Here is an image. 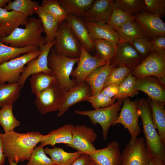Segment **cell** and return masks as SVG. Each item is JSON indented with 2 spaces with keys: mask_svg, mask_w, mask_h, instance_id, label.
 <instances>
[{
  "mask_svg": "<svg viewBox=\"0 0 165 165\" xmlns=\"http://www.w3.org/2000/svg\"><path fill=\"white\" fill-rule=\"evenodd\" d=\"M50 136L34 131L20 133L13 130L5 133L2 135L4 154L8 160L17 163L28 160L37 145Z\"/></svg>",
  "mask_w": 165,
  "mask_h": 165,
  "instance_id": "1",
  "label": "cell"
},
{
  "mask_svg": "<svg viewBox=\"0 0 165 165\" xmlns=\"http://www.w3.org/2000/svg\"><path fill=\"white\" fill-rule=\"evenodd\" d=\"M137 112L142 121L145 146L150 158H157L165 163V145L153 123L148 99H141L138 101Z\"/></svg>",
  "mask_w": 165,
  "mask_h": 165,
  "instance_id": "2",
  "label": "cell"
},
{
  "mask_svg": "<svg viewBox=\"0 0 165 165\" xmlns=\"http://www.w3.org/2000/svg\"><path fill=\"white\" fill-rule=\"evenodd\" d=\"M44 32L40 19L33 17H28L24 28H17L10 35L0 37L1 41L6 45L22 48L34 46L39 47L47 43L42 36Z\"/></svg>",
  "mask_w": 165,
  "mask_h": 165,
  "instance_id": "3",
  "label": "cell"
},
{
  "mask_svg": "<svg viewBox=\"0 0 165 165\" xmlns=\"http://www.w3.org/2000/svg\"><path fill=\"white\" fill-rule=\"evenodd\" d=\"M79 58H70L56 53L52 49L48 58V66L55 76L61 88L65 92L70 90L77 83L70 77L75 64Z\"/></svg>",
  "mask_w": 165,
  "mask_h": 165,
  "instance_id": "4",
  "label": "cell"
},
{
  "mask_svg": "<svg viewBox=\"0 0 165 165\" xmlns=\"http://www.w3.org/2000/svg\"><path fill=\"white\" fill-rule=\"evenodd\" d=\"M123 101L122 99L118 100L113 104L104 108L86 111L76 110L74 112L78 115L88 117L94 125L99 124L102 130V138L105 140L110 127L118 116Z\"/></svg>",
  "mask_w": 165,
  "mask_h": 165,
  "instance_id": "5",
  "label": "cell"
},
{
  "mask_svg": "<svg viewBox=\"0 0 165 165\" xmlns=\"http://www.w3.org/2000/svg\"><path fill=\"white\" fill-rule=\"evenodd\" d=\"M135 78L152 76L165 85V51H151L132 71Z\"/></svg>",
  "mask_w": 165,
  "mask_h": 165,
  "instance_id": "6",
  "label": "cell"
},
{
  "mask_svg": "<svg viewBox=\"0 0 165 165\" xmlns=\"http://www.w3.org/2000/svg\"><path fill=\"white\" fill-rule=\"evenodd\" d=\"M80 44L67 22L59 25L53 49L56 53L72 58H79Z\"/></svg>",
  "mask_w": 165,
  "mask_h": 165,
  "instance_id": "7",
  "label": "cell"
},
{
  "mask_svg": "<svg viewBox=\"0 0 165 165\" xmlns=\"http://www.w3.org/2000/svg\"><path fill=\"white\" fill-rule=\"evenodd\" d=\"M138 102L137 100L132 101L129 97L124 99L120 112L112 125L115 126L121 124L124 128L128 130L130 136V143L133 142L141 132L137 112Z\"/></svg>",
  "mask_w": 165,
  "mask_h": 165,
  "instance_id": "8",
  "label": "cell"
},
{
  "mask_svg": "<svg viewBox=\"0 0 165 165\" xmlns=\"http://www.w3.org/2000/svg\"><path fill=\"white\" fill-rule=\"evenodd\" d=\"M41 51L39 48L0 64V82L8 83L18 82L25 69V65L30 61L37 58Z\"/></svg>",
  "mask_w": 165,
  "mask_h": 165,
  "instance_id": "9",
  "label": "cell"
},
{
  "mask_svg": "<svg viewBox=\"0 0 165 165\" xmlns=\"http://www.w3.org/2000/svg\"><path fill=\"white\" fill-rule=\"evenodd\" d=\"M64 93L57 82L36 95L35 105L42 115L58 112Z\"/></svg>",
  "mask_w": 165,
  "mask_h": 165,
  "instance_id": "10",
  "label": "cell"
},
{
  "mask_svg": "<svg viewBox=\"0 0 165 165\" xmlns=\"http://www.w3.org/2000/svg\"><path fill=\"white\" fill-rule=\"evenodd\" d=\"M97 134L93 129L85 125L74 126L72 141L68 146L89 155L97 149L93 145Z\"/></svg>",
  "mask_w": 165,
  "mask_h": 165,
  "instance_id": "11",
  "label": "cell"
},
{
  "mask_svg": "<svg viewBox=\"0 0 165 165\" xmlns=\"http://www.w3.org/2000/svg\"><path fill=\"white\" fill-rule=\"evenodd\" d=\"M149 159L144 138L140 137L126 144L121 154L120 165H148Z\"/></svg>",
  "mask_w": 165,
  "mask_h": 165,
  "instance_id": "12",
  "label": "cell"
},
{
  "mask_svg": "<svg viewBox=\"0 0 165 165\" xmlns=\"http://www.w3.org/2000/svg\"><path fill=\"white\" fill-rule=\"evenodd\" d=\"M54 43V41L48 42L40 47L39 48L41 51L38 57L27 63L18 81L22 87L28 77L32 74L42 72L48 73H52L48 66V58Z\"/></svg>",
  "mask_w": 165,
  "mask_h": 165,
  "instance_id": "13",
  "label": "cell"
},
{
  "mask_svg": "<svg viewBox=\"0 0 165 165\" xmlns=\"http://www.w3.org/2000/svg\"><path fill=\"white\" fill-rule=\"evenodd\" d=\"M80 53L78 65L73 70L71 76L75 78L77 83L84 82L86 77L97 68L106 64V62L99 59L89 53L82 45H80Z\"/></svg>",
  "mask_w": 165,
  "mask_h": 165,
  "instance_id": "14",
  "label": "cell"
},
{
  "mask_svg": "<svg viewBox=\"0 0 165 165\" xmlns=\"http://www.w3.org/2000/svg\"><path fill=\"white\" fill-rule=\"evenodd\" d=\"M143 59L131 44L119 42L112 64L115 67H125L132 70Z\"/></svg>",
  "mask_w": 165,
  "mask_h": 165,
  "instance_id": "15",
  "label": "cell"
},
{
  "mask_svg": "<svg viewBox=\"0 0 165 165\" xmlns=\"http://www.w3.org/2000/svg\"><path fill=\"white\" fill-rule=\"evenodd\" d=\"M116 5L112 0H94L82 17L84 21L107 24Z\"/></svg>",
  "mask_w": 165,
  "mask_h": 165,
  "instance_id": "16",
  "label": "cell"
},
{
  "mask_svg": "<svg viewBox=\"0 0 165 165\" xmlns=\"http://www.w3.org/2000/svg\"><path fill=\"white\" fill-rule=\"evenodd\" d=\"M134 88L145 93L151 100L165 104V85L157 78L152 76L136 78Z\"/></svg>",
  "mask_w": 165,
  "mask_h": 165,
  "instance_id": "17",
  "label": "cell"
},
{
  "mask_svg": "<svg viewBox=\"0 0 165 165\" xmlns=\"http://www.w3.org/2000/svg\"><path fill=\"white\" fill-rule=\"evenodd\" d=\"M92 95V91L89 85L85 82L78 83L67 92H65L62 104L57 114L58 117L63 116L69 108L78 103L87 101Z\"/></svg>",
  "mask_w": 165,
  "mask_h": 165,
  "instance_id": "18",
  "label": "cell"
},
{
  "mask_svg": "<svg viewBox=\"0 0 165 165\" xmlns=\"http://www.w3.org/2000/svg\"><path fill=\"white\" fill-rule=\"evenodd\" d=\"M135 17V21L149 38L165 35V24L159 14H151L142 11Z\"/></svg>",
  "mask_w": 165,
  "mask_h": 165,
  "instance_id": "19",
  "label": "cell"
},
{
  "mask_svg": "<svg viewBox=\"0 0 165 165\" xmlns=\"http://www.w3.org/2000/svg\"><path fill=\"white\" fill-rule=\"evenodd\" d=\"M97 165H120L121 153L119 143L113 141L105 148L97 149L89 155Z\"/></svg>",
  "mask_w": 165,
  "mask_h": 165,
  "instance_id": "20",
  "label": "cell"
},
{
  "mask_svg": "<svg viewBox=\"0 0 165 165\" xmlns=\"http://www.w3.org/2000/svg\"><path fill=\"white\" fill-rule=\"evenodd\" d=\"M76 38L88 52L94 49L93 41L91 39L84 21L80 18L68 14L66 19Z\"/></svg>",
  "mask_w": 165,
  "mask_h": 165,
  "instance_id": "21",
  "label": "cell"
},
{
  "mask_svg": "<svg viewBox=\"0 0 165 165\" xmlns=\"http://www.w3.org/2000/svg\"><path fill=\"white\" fill-rule=\"evenodd\" d=\"M28 19L19 12L0 8V31L4 37L8 36L19 26L24 25Z\"/></svg>",
  "mask_w": 165,
  "mask_h": 165,
  "instance_id": "22",
  "label": "cell"
},
{
  "mask_svg": "<svg viewBox=\"0 0 165 165\" xmlns=\"http://www.w3.org/2000/svg\"><path fill=\"white\" fill-rule=\"evenodd\" d=\"M84 22L90 37L93 41L96 39H104L116 45H117L119 42L120 40L117 32L107 24L86 21Z\"/></svg>",
  "mask_w": 165,
  "mask_h": 165,
  "instance_id": "23",
  "label": "cell"
},
{
  "mask_svg": "<svg viewBox=\"0 0 165 165\" xmlns=\"http://www.w3.org/2000/svg\"><path fill=\"white\" fill-rule=\"evenodd\" d=\"M115 67L112 62L106 63L95 69L86 77L84 81L90 86L92 91L91 96L100 93L108 76Z\"/></svg>",
  "mask_w": 165,
  "mask_h": 165,
  "instance_id": "24",
  "label": "cell"
},
{
  "mask_svg": "<svg viewBox=\"0 0 165 165\" xmlns=\"http://www.w3.org/2000/svg\"><path fill=\"white\" fill-rule=\"evenodd\" d=\"M74 126L72 124H67L49 132L48 134L50 136L49 138L41 142L39 145L43 148L49 145L54 147L56 144L59 143L69 145L72 141Z\"/></svg>",
  "mask_w": 165,
  "mask_h": 165,
  "instance_id": "25",
  "label": "cell"
},
{
  "mask_svg": "<svg viewBox=\"0 0 165 165\" xmlns=\"http://www.w3.org/2000/svg\"><path fill=\"white\" fill-rule=\"evenodd\" d=\"M46 154L49 155L53 165H71L82 153L76 151L69 152L65 151L61 148L53 147L44 148Z\"/></svg>",
  "mask_w": 165,
  "mask_h": 165,
  "instance_id": "26",
  "label": "cell"
},
{
  "mask_svg": "<svg viewBox=\"0 0 165 165\" xmlns=\"http://www.w3.org/2000/svg\"><path fill=\"white\" fill-rule=\"evenodd\" d=\"M148 100L153 123L161 140L165 145V104L153 101L149 98Z\"/></svg>",
  "mask_w": 165,
  "mask_h": 165,
  "instance_id": "27",
  "label": "cell"
},
{
  "mask_svg": "<svg viewBox=\"0 0 165 165\" xmlns=\"http://www.w3.org/2000/svg\"><path fill=\"white\" fill-rule=\"evenodd\" d=\"M116 31L120 42L131 44L137 38L147 36L134 20L126 23Z\"/></svg>",
  "mask_w": 165,
  "mask_h": 165,
  "instance_id": "28",
  "label": "cell"
},
{
  "mask_svg": "<svg viewBox=\"0 0 165 165\" xmlns=\"http://www.w3.org/2000/svg\"><path fill=\"white\" fill-rule=\"evenodd\" d=\"M35 13L38 15L42 24L47 42L54 41L59 24L53 17L45 12L39 5Z\"/></svg>",
  "mask_w": 165,
  "mask_h": 165,
  "instance_id": "29",
  "label": "cell"
},
{
  "mask_svg": "<svg viewBox=\"0 0 165 165\" xmlns=\"http://www.w3.org/2000/svg\"><path fill=\"white\" fill-rule=\"evenodd\" d=\"M30 82L32 92L36 96L58 81L52 72L48 73L42 72L32 75Z\"/></svg>",
  "mask_w": 165,
  "mask_h": 165,
  "instance_id": "30",
  "label": "cell"
},
{
  "mask_svg": "<svg viewBox=\"0 0 165 165\" xmlns=\"http://www.w3.org/2000/svg\"><path fill=\"white\" fill-rule=\"evenodd\" d=\"M22 86L19 83H8L0 82V108L13 105L18 98Z\"/></svg>",
  "mask_w": 165,
  "mask_h": 165,
  "instance_id": "31",
  "label": "cell"
},
{
  "mask_svg": "<svg viewBox=\"0 0 165 165\" xmlns=\"http://www.w3.org/2000/svg\"><path fill=\"white\" fill-rule=\"evenodd\" d=\"M39 49L38 47L34 46L22 48L9 46L3 43L0 39V64L18 57L22 54Z\"/></svg>",
  "mask_w": 165,
  "mask_h": 165,
  "instance_id": "32",
  "label": "cell"
},
{
  "mask_svg": "<svg viewBox=\"0 0 165 165\" xmlns=\"http://www.w3.org/2000/svg\"><path fill=\"white\" fill-rule=\"evenodd\" d=\"M93 43L96 51L94 56L105 61L106 63L112 62L117 45L104 39H96L93 41Z\"/></svg>",
  "mask_w": 165,
  "mask_h": 165,
  "instance_id": "33",
  "label": "cell"
},
{
  "mask_svg": "<svg viewBox=\"0 0 165 165\" xmlns=\"http://www.w3.org/2000/svg\"><path fill=\"white\" fill-rule=\"evenodd\" d=\"M94 0H59L60 4L68 14L76 17L83 14L93 2Z\"/></svg>",
  "mask_w": 165,
  "mask_h": 165,
  "instance_id": "34",
  "label": "cell"
},
{
  "mask_svg": "<svg viewBox=\"0 0 165 165\" xmlns=\"http://www.w3.org/2000/svg\"><path fill=\"white\" fill-rule=\"evenodd\" d=\"M39 4L36 2L31 0H15L9 1L3 8L6 10H13L27 16L35 13Z\"/></svg>",
  "mask_w": 165,
  "mask_h": 165,
  "instance_id": "35",
  "label": "cell"
},
{
  "mask_svg": "<svg viewBox=\"0 0 165 165\" xmlns=\"http://www.w3.org/2000/svg\"><path fill=\"white\" fill-rule=\"evenodd\" d=\"M43 10L50 15L60 24L67 18L68 14L59 0H43L41 5Z\"/></svg>",
  "mask_w": 165,
  "mask_h": 165,
  "instance_id": "36",
  "label": "cell"
},
{
  "mask_svg": "<svg viewBox=\"0 0 165 165\" xmlns=\"http://www.w3.org/2000/svg\"><path fill=\"white\" fill-rule=\"evenodd\" d=\"M13 105L5 106L0 109V125L5 133L14 130L20 125V122L14 116L13 112Z\"/></svg>",
  "mask_w": 165,
  "mask_h": 165,
  "instance_id": "37",
  "label": "cell"
},
{
  "mask_svg": "<svg viewBox=\"0 0 165 165\" xmlns=\"http://www.w3.org/2000/svg\"><path fill=\"white\" fill-rule=\"evenodd\" d=\"M135 80L136 78L133 76L131 72L119 86L117 94L112 98L115 100H123L137 95L138 91L136 90L134 88Z\"/></svg>",
  "mask_w": 165,
  "mask_h": 165,
  "instance_id": "38",
  "label": "cell"
},
{
  "mask_svg": "<svg viewBox=\"0 0 165 165\" xmlns=\"http://www.w3.org/2000/svg\"><path fill=\"white\" fill-rule=\"evenodd\" d=\"M135 19L134 16L116 6L112 12L107 24L116 31V30L126 23L134 20Z\"/></svg>",
  "mask_w": 165,
  "mask_h": 165,
  "instance_id": "39",
  "label": "cell"
},
{
  "mask_svg": "<svg viewBox=\"0 0 165 165\" xmlns=\"http://www.w3.org/2000/svg\"><path fill=\"white\" fill-rule=\"evenodd\" d=\"M130 69L123 66L115 67L106 79L103 88L112 84L119 86L132 72Z\"/></svg>",
  "mask_w": 165,
  "mask_h": 165,
  "instance_id": "40",
  "label": "cell"
},
{
  "mask_svg": "<svg viewBox=\"0 0 165 165\" xmlns=\"http://www.w3.org/2000/svg\"><path fill=\"white\" fill-rule=\"evenodd\" d=\"M114 2L117 7L134 16L143 11L144 0H116Z\"/></svg>",
  "mask_w": 165,
  "mask_h": 165,
  "instance_id": "41",
  "label": "cell"
},
{
  "mask_svg": "<svg viewBox=\"0 0 165 165\" xmlns=\"http://www.w3.org/2000/svg\"><path fill=\"white\" fill-rule=\"evenodd\" d=\"M26 165H53L50 158L46 156L44 148L39 145L33 150Z\"/></svg>",
  "mask_w": 165,
  "mask_h": 165,
  "instance_id": "42",
  "label": "cell"
},
{
  "mask_svg": "<svg viewBox=\"0 0 165 165\" xmlns=\"http://www.w3.org/2000/svg\"><path fill=\"white\" fill-rule=\"evenodd\" d=\"M165 7V0H144L143 11L148 13H157L162 16L164 13Z\"/></svg>",
  "mask_w": 165,
  "mask_h": 165,
  "instance_id": "43",
  "label": "cell"
},
{
  "mask_svg": "<svg viewBox=\"0 0 165 165\" xmlns=\"http://www.w3.org/2000/svg\"><path fill=\"white\" fill-rule=\"evenodd\" d=\"M149 38L147 36L138 38L131 44L143 58L148 56L151 50L152 42Z\"/></svg>",
  "mask_w": 165,
  "mask_h": 165,
  "instance_id": "44",
  "label": "cell"
},
{
  "mask_svg": "<svg viewBox=\"0 0 165 165\" xmlns=\"http://www.w3.org/2000/svg\"><path fill=\"white\" fill-rule=\"evenodd\" d=\"M94 109L106 107L114 104L116 100L107 95L100 93L94 96H91L87 99Z\"/></svg>",
  "mask_w": 165,
  "mask_h": 165,
  "instance_id": "45",
  "label": "cell"
},
{
  "mask_svg": "<svg viewBox=\"0 0 165 165\" xmlns=\"http://www.w3.org/2000/svg\"><path fill=\"white\" fill-rule=\"evenodd\" d=\"M151 51L162 52L165 51V35H159L151 38Z\"/></svg>",
  "mask_w": 165,
  "mask_h": 165,
  "instance_id": "46",
  "label": "cell"
},
{
  "mask_svg": "<svg viewBox=\"0 0 165 165\" xmlns=\"http://www.w3.org/2000/svg\"><path fill=\"white\" fill-rule=\"evenodd\" d=\"M119 87V86L117 85L110 84L103 88L100 93L112 98L117 94Z\"/></svg>",
  "mask_w": 165,
  "mask_h": 165,
  "instance_id": "47",
  "label": "cell"
},
{
  "mask_svg": "<svg viewBox=\"0 0 165 165\" xmlns=\"http://www.w3.org/2000/svg\"><path fill=\"white\" fill-rule=\"evenodd\" d=\"M90 159L89 155L82 154L71 165H86Z\"/></svg>",
  "mask_w": 165,
  "mask_h": 165,
  "instance_id": "48",
  "label": "cell"
},
{
  "mask_svg": "<svg viewBox=\"0 0 165 165\" xmlns=\"http://www.w3.org/2000/svg\"><path fill=\"white\" fill-rule=\"evenodd\" d=\"M2 135V134L0 132V165H4L6 160V156L4 154L3 150Z\"/></svg>",
  "mask_w": 165,
  "mask_h": 165,
  "instance_id": "49",
  "label": "cell"
},
{
  "mask_svg": "<svg viewBox=\"0 0 165 165\" xmlns=\"http://www.w3.org/2000/svg\"><path fill=\"white\" fill-rule=\"evenodd\" d=\"M148 165H165V163L156 158H150Z\"/></svg>",
  "mask_w": 165,
  "mask_h": 165,
  "instance_id": "50",
  "label": "cell"
},
{
  "mask_svg": "<svg viewBox=\"0 0 165 165\" xmlns=\"http://www.w3.org/2000/svg\"><path fill=\"white\" fill-rule=\"evenodd\" d=\"M10 0H0V8H4Z\"/></svg>",
  "mask_w": 165,
  "mask_h": 165,
  "instance_id": "51",
  "label": "cell"
},
{
  "mask_svg": "<svg viewBox=\"0 0 165 165\" xmlns=\"http://www.w3.org/2000/svg\"><path fill=\"white\" fill-rule=\"evenodd\" d=\"M86 165H97L94 161L90 159Z\"/></svg>",
  "mask_w": 165,
  "mask_h": 165,
  "instance_id": "52",
  "label": "cell"
},
{
  "mask_svg": "<svg viewBox=\"0 0 165 165\" xmlns=\"http://www.w3.org/2000/svg\"><path fill=\"white\" fill-rule=\"evenodd\" d=\"M8 161L9 165H19L17 163H16L15 162L9 160H8Z\"/></svg>",
  "mask_w": 165,
  "mask_h": 165,
  "instance_id": "53",
  "label": "cell"
},
{
  "mask_svg": "<svg viewBox=\"0 0 165 165\" xmlns=\"http://www.w3.org/2000/svg\"><path fill=\"white\" fill-rule=\"evenodd\" d=\"M0 37H4V36L3 35V34L0 31Z\"/></svg>",
  "mask_w": 165,
  "mask_h": 165,
  "instance_id": "54",
  "label": "cell"
}]
</instances>
